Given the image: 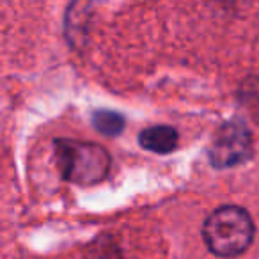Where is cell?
<instances>
[{
    "mask_svg": "<svg viewBox=\"0 0 259 259\" xmlns=\"http://www.w3.org/2000/svg\"><path fill=\"white\" fill-rule=\"evenodd\" d=\"M254 222L240 206L217 208L202 226V238L219 257H234L248 248L254 240Z\"/></svg>",
    "mask_w": 259,
    "mask_h": 259,
    "instance_id": "cell-1",
    "label": "cell"
},
{
    "mask_svg": "<svg viewBox=\"0 0 259 259\" xmlns=\"http://www.w3.org/2000/svg\"><path fill=\"white\" fill-rule=\"evenodd\" d=\"M55 162L61 176L75 185H96L108 176L110 156L94 142L57 139L54 142Z\"/></svg>",
    "mask_w": 259,
    "mask_h": 259,
    "instance_id": "cell-2",
    "label": "cell"
},
{
    "mask_svg": "<svg viewBox=\"0 0 259 259\" xmlns=\"http://www.w3.org/2000/svg\"><path fill=\"white\" fill-rule=\"evenodd\" d=\"M252 156L250 130L241 121H229L219 128L209 148V162L217 169H229Z\"/></svg>",
    "mask_w": 259,
    "mask_h": 259,
    "instance_id": "cell-3",
    "label": "cell"
},
{
    "mask_svg": "<svg viewBox=\"0 0 259 259\" xmlns=\"http://www.w3.org/2000/svg\"><path fill=\"white\" fill-rule=\"evenodd\" d=\"M139 144H141L146 151L156 153V155H167V153L176 149L178 132L165 124L151 126V128H146L144 132L139 135Z\"/></svg>",
    "mask_w": 259,
    "mask_h": 259,
    "instance_id": "cell-4",
    "label": "cell"
},
{
    "mask_svg": "<svg viewBox=\"0 0 259 259\" xmlns=\"http://www.w3.org/2000/svg\"><path fill=\"white\" fill-rule=\"evenodd\" d=\"M93 126L100 134L114 137L124 130V117L114 110H96L93 114Z\"/></svg>",
    "mask_w": 259,
    "mask_h": 259,
    "instance_id": "cell-5",
    "label": "cell"
},
{
    "mask_svg": "<svg viewBox=\"0 0 259 259\" xmlns=\"http://www.w3.org/2000/svg\"><path fill=\"white\" fill-rule=\"evenodd\" d=\"M87 259H122L119 248L112 241L100 240L96 245H93L87 254Z\"/></svg>",
    "mask_w": 259,
    "mask_h": 259,
    "instance_id": "cell-6",
    "label": "cell"
}]
</instances>
